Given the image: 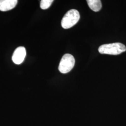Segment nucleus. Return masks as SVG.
<instances>
[{"label": "nucleus", "mask_w": 126, "mask_h": 126, "mask_svg": "<svg viewBox=\"0 0 126 126\" xmlns=\"http://www.w3.org/2000/svg\"><path fill=\"white\" fill-rule=\"evenodd\" d=\"M26 54V49L24 47H18L14 52L12 57L13 62L16 64H20L22 63L24 60Z\"/></svg>", "instance_id": "obj_4"}, {"label": "nucleus", "mask_w": 126, "mask_h": 126, "mask_svg": "<svg viewBox=\"0 0 126 126\" xmlns=\"http://www.w3.org/2000/svg\"><path fill=\"white\" fill-rule=\"evenodd\" d=\"M53 2V0H42L40 2V8L43 9H48Z\"/></svg>", "instance_id": "obj_7"}, {"label": "nucleus", "mask_w": 126, "mask_h": 126, "mask_svg": "<svg viewBox=\"0 0 126 126\" xmlns=\"http://www.w3.org/2000/svg\"><path fill=\"white\" fill-rule=\"evenodd\" d=\"M98 50L101 54L117 55L126 51V47L121 43H114L101 45Z\"/></svg>", "instance_id": "obj_1"}, {"label": "nucleus", "mask_w": 126, "mask_h": 126, "mask_svg": "<svg viewBox=\"0 0 126 126\" xmlns=\"http://www.w3.org/2000/svg\"><path fill=\"white\" fill-rule=\"evenodd\" d=\"M86 1L89 7L94 12L99 11L102 8V4L99 0H87Z\"/></svg>", "instance_id": "obj_6"}, {"label": "nucleus", "mask_w": 126, "mask_h": 126, "mask_svg": "<svg viewBox=\"0 0 126 126\" xmlns=\"http://www.w3.org/2000/svg\"><path fill=\"white\" fill-rule=\"evenodd\" d=\"M17 0H0V10L7 11L14 9L17 4Z\"/></svg>", "instance_id": "obj_5"}, {"label": "nucleus", "mask_w": 126, "mask_h": 126, "mask_svg": "<svg viewBox=\"0 0 126 126\" xmlns=\"http://www.w3.org/2000/svg\"><path fill=\"white\" fill-rule=\"evenodd\" d=\"M79 12L76 9H71L63 16L61 21V26L64 29L71 28L79 22Z\"/></svg>", "instance_id": "obj_2"}, {"label": "nucleus", "mask_w": 126, "mask_h": 126, "mask_svg": "<svg viewBox=\"0 0 126 126\" xmlns=\"http://www.w3.org/2000/svg\"><path fill=\"white\" fill-rule=\"evenodd\" d=\"M75 63V59L72 55L64 54L61 59L59 64V72L63 74L70 72L74 67Z\"/></svg>", "instance_id": "obj_3"}]
</instances>
